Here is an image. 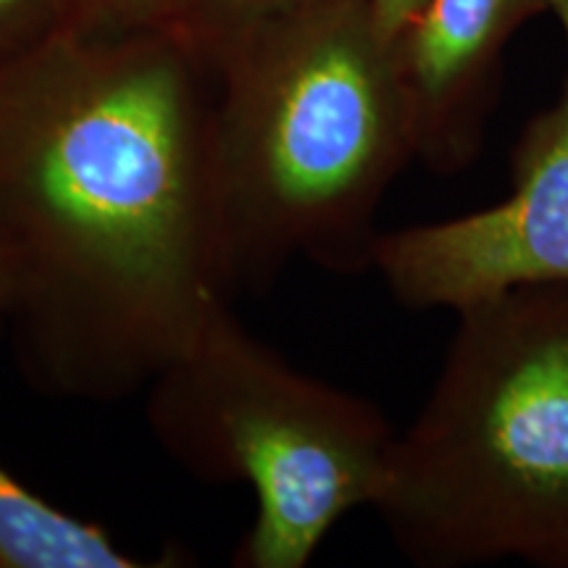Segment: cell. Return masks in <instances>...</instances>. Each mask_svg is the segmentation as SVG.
Returning <instances> with one entry per match:
<instances>
[{
  "mask_svg": "<svg viewBox=\"0 0 568 568\" xmlns=\"http://www.w3.org/2000/svg\"><path fill=\"white\" fill-rule=\"evenodd\" d=\"M216 74L180 32L67 27L0 69V253L34 393L116 403L230 301Z\"/></svg>",
  "mask_w": 568,
  "mask_h": 568,
  "instance_id": "1",
  "label": "cell"
},
{
  "mask_svg": "<svg viewBox=\"0 0 568 568\" xmlns=\"http://www.w3.org/2000/svg\"><path fill=\"white\" fill-rule=\"evenodd\" d=\"M424 3L426 0H368V9L382 38L393 42L403 27L422 11Z\"/></svg>",
  "mask_w": 568,
  "mask_h": 568,
  "instance_id": "11",
  "label": "cell"
},
{
  "mask_svg": "<svg viewBox=\"0 0 568 568\" xmlns=\"http://www.w3.org/2000/svg\"><path fill=\"white\" fill-rule=\"evenodd\" d=\"M98 524L32 493L0 466V568H145Z\"/></svg>",
  "mask_w": 568,
  "mask_h": 568,
  "instance_id": "7",
  "label": "cell"
},
{
  "mask_svg": "<svg viewBox=\"0 0 568 568\" xmlns=\"http://www.w3.org/2000/svg\"><path fill=\"white\" fill-rule=\"evenodd\" d=\"M74 24L71 0H0V69Z\"/></svg>",
  "mask_w": 568,
  "mask_h": 568,
  "instance_id": "10",
  "label": "cell"
},
{
  "mask_svg": "<svg viewBox=\"0 0 568 568\" xmlns=\"http://www.w3.org/2000/svg\"><path fill=\"white\" fill-rule=\"evenodd\" d=\"M316 3L324 0H193L197 48L213 61L230 42L258 30L261 24Z\"/></svg>",
  "mask_w": 568,
  "mask_h": 568,
  "instance_id": "8",
  "label": "cell"
},
{
  "mask_svg": "<svg viewBox=\"0 0 568 568\" xmlns=\"http://www.w3.org/2000/svg\"><path fill=\"white\" fill-rule=\"evenodd\" d=\"M77 27L166 30L195 40L193 0H71Z\"/></svg>",
  "mask_w": 568,
  "mask_h": 568,
  "instance_id": "9",
  "label": "cell"
},
{
  "mask_svg": "<svg viewBox=\"0 0 568 568\" xmlns=\"http://www.w3.org/2000/svg\"><path fill=\"white\" fill-rule=\"evenodd\" d=\"M566 32L568 0L556 13ZM374 272L410 311H456L531 284H568V63L556 103L510 148V193L487 209L382 232Z\"/></svg>",
  "mask_w": 568,
  "mask_h": 568,
  "instance_id": "5",
  "label": "cell"
},
{
  "mask_svg": "<svg viewBox=\"0 0 568 568\" xmlns=\"http://www.w3.org/2000/svg\"><path fill=\"white\" fill-rule=\"evenodd\" d=\"M558 0H426L389 42L408 105L416 161L439 176L466 172L481 155L500 92L503 53Z\"/></svg>",
  "mask_w": 568,
  "mask_h": 568,
  "instance_id": "6",
  "label": "cell"
},
{
  "mask_svg": "<svg viewBox=\"0 0 568 568\" xmlns=\"http://www.w3.org/2000/svg\"><path fill=\"white\" fill-rule=\"evenodd\" d=\"M145 422L190 477L247 485L255 518L237 568H305L385 489L397 432L366 397L284 361L219 301L145 387Z\"/></svg>",
  "mask_w": 568,
  "mask_h": 568,
  "instance_id": "4",
  "label": "cell"
},
{
  "mask_svg": "<svg viewBox=\"0 0 568 568\" xmlns=\"http://www.w3.org/2000/svg\"><path fill=\"white\" fill-rule=\"evenodd\" d=\"M456 316L435 387L397 432L376 516L424 568H568V284Z\"/></svg>",
  "mask_w": 568,
  "mask_h": 568,
  "instance_id": "3",
  "label": "cell"
},
{
  "mask_svg": "<svg viewBox=\"0 0 568 568\" xmlns=\"http://www.w3.org/2000/svg\"><path fill=\"white\" fill-rule=\"evenodd\" d=\"M6 305H9V272H6V258L0 253V326L6 318Z\"/></svg>",
  "mask_w": 568,
  "mask_h": 568,
  "instance_id": "12",
  "label": "cell"
},
{
  "mask_svg": "<svg viewBox=\"0 0 568 568\" xmlns=\"http://www.w3.org/2000/svg\"><path fill=\"white\" fill-rule=\"evenodd\" d=\"M211 67L230 293H264L297 258L368 272L382 201L416 161L393 45L368 0H324L268 21Z\"/></svg>",
  "mask_w": 568,
  "mask_h": 568,
  "instance_id": "2",
  "label": "cell"
}]
</instances>
